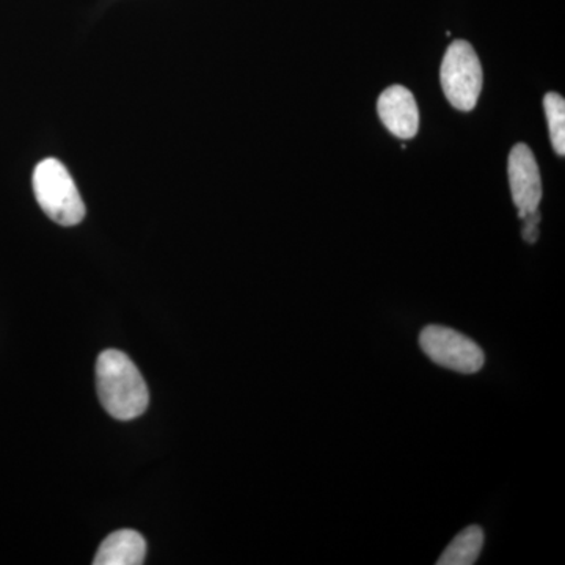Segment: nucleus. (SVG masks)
I'll return each instance as SVG.
<instances>
[{"instance_id":"obj_9","label":"nucleus","mask_w":565,"mask_h":565,"mask_svg":"<svg viewBox=\"0 0 565 565\" xmlns=\"http://www.w3.org/2000/svg\"><path fill=\"white\" fill-rule=\"evenodd\" d=\"M552 145L559 156L565 154V102L557 93H546L544 98Z\"/></svg>"},{"instance_id":"obj_5","label":"nucleus","mask_w":565,"mask_h":565,"mask_svg":"<svg viewBox=\"0 0 565 565\" xmlns=\"http://www.w3.org/2000/svg\"><path fill=\"white\" fill-rule=\"evenodd\" d=\"M509 182L520 218L539 210L542 202V178L534 152L525 143L515 145L509 154Z\"/></svg>"},{"instance_id":"obj_1","label":"nucleus","mask_w":565,"mask_h":565,"mask_svg":"<svg viewBox=\"0 0 565 565\" xmlns=\"http://www.w3.org/2000/svg\"><path fill=\"white\" fill-rule=\"evenodd\" d=\"M96 386L107 414L120 422L139 418L150 404V393L140 371L126 353L115 349L99 355Z\"/></svg>"},{"instance_id":"obj_3","label":"nucleus","mask_w":565,"mask_h":565,"mask_svg":"<svg viewBox=\"0 0 565 565\" xmlns=\"http://www.w3.org/2000/svg\"><path fill=\"white\" fill-rule=\"evenodd\" d=\"M441 87L456 109L470 111L482 90V66L468 41H452L441 63Z\"/></svg>"},{"instance_id":"obj_2","label":"nucleus","mask_w":565,"mask_h":565,"mask_svg":"<svg viewBox=\"0 0 565 565\" xmlns=\"http://www.w3.org/2000/svg\"><path fill=\"white\" fill-rule=\"evenodd\" d=\"M33 192L41 210L58 225L84 221L85 204L68 169L57 159H44L33 172Z\"/></svg>"},{"instance_id":"obj_8","label":"nucleus","mask_w":565,"mask_h":565,"mask_svg":"<svg viewBox=\"0 0 565 565\" xmlns=\"http://www.w3.org/2000/svg\"><path fill=\"white\" fill-rule=\"evenodd\" d=\"M484 546V531L479 526H468L456 535L437 561L438 565H471L478 561Z\"/></svg>"},{"instance_id":"obj_10","label":"nucleus","mask_w":565,"mask_h":565,"mask_svg":"<svg viewBox=\"0 0 565 565\" xmlns=\"http://www.w3.org/2000/svg\"><path fill=\"white\" fill-rule=\"evenodd\" d=\"M523 221H525L523 237H525L526 243L534 244L539 237L537 225L541 222V214H539V211H535L533 214H527Z\"/></svg>"},{"instance_id":"obj_7","label":"nucleus","mask_w":565,"mask_h":565,"mask_svg":"<svg viewBox=\"0 0 565 565\" xmlns=\"http://www.w3.org/2000/svg\"><path fill=\"white\" fill-rule=\"evenodd\" d=\"M147 544L141 534L132 530L111 533L99 546L95 565H140L143 564Z\"/></svg>"},{"instance_id":"obj_6","label":"nucleus","mask_w":565,"mask_h":565,"mask_svg":"<svg viewBox=\"0 0 565 565\" xmlns=\"http://www.w3.org/2000/svg\"><path fill=\"white\" fill-rule=\"evenodd\" d=\"M377 110L386 129L399 139H414L418 132V104L407 88L401 85L386 88L379 98Z\"/></svg>"},{"instance_id":"obj_4","label":"nucleus","mask_w":565,"mask_h":565,"mask_svg":"<svg viewBox=\"0 0 565 565\" xmlns=\"http://www.w3.org/2000/svg\"><path fill=\"white\" fill-rule=\"evenodd\" d=\"M419 345L430 362L460 374H475L484 366L486 355L471 338L444 326H427Z\"/></svg>"}]
</instances>
